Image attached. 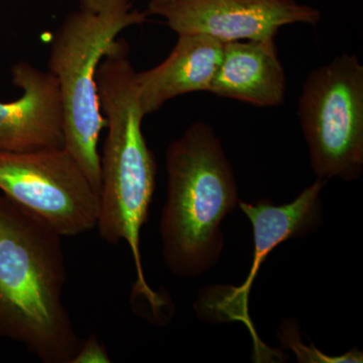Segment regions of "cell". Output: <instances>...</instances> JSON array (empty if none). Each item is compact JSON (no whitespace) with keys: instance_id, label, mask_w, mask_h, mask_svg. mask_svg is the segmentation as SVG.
I'll return each instance as SVG.
<instances>
[{"instance_id":"1","label":"cell","mask_w":363,"mask_h":363,"mask_svg":"<svg viewBox=\"0 0 363 363\" xmlns=\"http://www.w3.org/2000/svg\"><path fill=\"white\" fill-rule=\"evenodd\" d=\"M136 73L128 43L116 39L96 75L100 108L108 130L101 157L96 228L105 242L128 243L136 272L133 297L142 298L150 315L160 319L167 301L145 281L140 250V231L156 190L157 164L143 133L145 116L138 99Z\"/></svg>"},{"instance_id":"2","label":"cell","mask_w":363,"mask_h":363,"mask_svg":"<svg viewBox=\"0 0 363 363\" xmlns=\"http://www.w3.org/2000/svg\"><path fill=\"white\" fill-rule=\"evenodd\" d=\"M61 238L0 196V337L45 363H71L82 343L64 304Z\"/></svg>"},{"instance_id":"3","label":"cell","mask_w":363,"mask_h":363,"mask_svg":"<svg viewBox=\"0 0 363 363\" xmlns=\"http://www.w3.org/2000/svg\"><path fill=\"white\" fill-rule=\"evenodd\" d=\"M168 194L160 233L169 272L195 278L218 262L221 224L238 206V186L219 138L196 123L167 150Z\"/></svg>"},{"instance_id":"4","label":"cell","mask_w":363,"mask_h":363,"mask_svg":"<svg viewBox=\"0 0 363 363\" xmlns=\"http://www.w3.org/2000/svg\"><path fill=\"white\" fill-rule=\"evenodd\" d=\"M147 21L130 0H79L52 38L48 71L58 82L64 114V147L98 194L101 157L98 143L106 121L100 108L96 75L119 33Z\"/></svg>"},{"instance_id":"5","label":"cell","mask_w":363,"mask_h":363,"mask_svg":"<svg viewBox=\"0 0 363 363\" xmlns=\"http://www.w3.org/2000/svg\"><path fill=\"white\" fill-rule=\"evenodd\" d=\"M301 126L318 179L353 181L363 168V66L342 55L306 79Z\"/></svg>"},{"instance_id":"6","label":"cell","mask_w":363,"mask_h":363,"mask_svg":"<svg viewBox=\"0 0 363 363\" xmlns=\"http://www.w3.org/2000/svg\"><path fill=\"white\" fill-rule=\"evenodd\" d=\"M0 190L62 238L96 228L99 194L64 147L0 152Z\"/></svg>"},{"instance_id":"7","label":"cell","mask_w":363,"mask_h":363,"mask_svg":"<svg viewBox=\"0 0 363 363\" xmlns=\"http://www.w3.org/2000/svg\"><path fill=\"white\" fill-rule=\"evenodd\" d=\"M326 181L317 179L294 201L274 205L269 200L255 203L240 201L238 206L252 225L253 260L245 283L240 286H216L203 294L197 312L214 321H238L247 327L255 344V359H269L274 354L257 336L250 314L248 297L253 281L264 260L274 248L291 238L309 233L321 218V194Z\"/></svg>"},{"instance_id":"8","label":"cell","mask_w":363,"mask_h":363,"mask_svg":"<svg viewBox=\"0 0 363 363\" xmlns=\"http://www.w3.org/2000/svg\"><path fill=\"white\" fill-rule=\"evenodd\" d=\"M147 13L164 18L178 35L221 43L274 39L281 26L321 20L318 9L296 0H150Z\"/></svg>"},{"instance_id":"9","label":"cell","mask_w":363,"mask_h":363,"mask_svg":"<svg viewBox=\"0 0 363 363\" xmlns=\"http://www.w3.org/2000/svg\"><path fill=\"white\" fill-rule=\"evenodd\" d=\"M11 77L23 94L0 102V152L64 147L63 106L54 75L21 61L11 67Z\"/></svg>"},{"instance_id":"10","label":"cell","mask_w":363,"mask_h":363,"mask_svg":"<svg viewBox=\"0 0 363 363\" xmlns=\"http://www.w3.org/2000/svg\"><path fill=\"white\" fill-rule=\"evenodd\" d=\"M208 92L259 107L283 104L286 75L274 39L223 43L221 61Z\"/></svg>"},{"instance_id":"11","label":"cell","mask_w":363,"mask_h":363,"mask_svg":"<svg viewBox=\"0 0 363 363\" xmlns=\"http://www.w3.org/2000/svg\"><path fill=\"white\" fill-rule=\"evenodd\" d=\"M223 43L201 35H179L168 58L136 73L138 99L145 116L188 93L209 91L221 61Z\"/></svg>"},{"instance_id":"12","label":"cell","mask_w":363,"mask_h":363,"mask_svg":"<svg viewBox=\"0 0 363 363\" xmlns=\"http://www.w3.org/2000/svg\"><path fill=\"white\" fill-rule=\"evenodd\" d=\"M111 362L108 351L104 343L100 342L95 334L82 341L80 348L71 363H109Z\"/></svg>"}]
</instances>
